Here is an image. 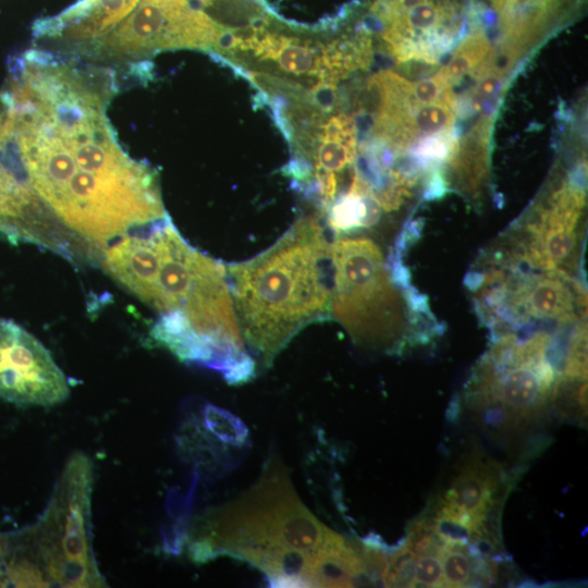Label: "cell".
<instances>
[{
    "label": "cell",
    "instance_id": "cell-15",
    "mask_svg": "<svg viewBox=\"0 0 588 588\" xmlns=\"http://www.w3.org/2000/svg\"><path fill=\"white\" fill-rule=\"evenodd\" d=\"M381 207L365 176L355 169L347 192L327 210L328 224L335 232L366 228L380 217Z\"/></svg>",
    "mask_w": 588,
    "mask_h": 588
},
{
    "label": "cell",
    "instance_id": "cell-17",
    "mask_svg": "<svg viewBox=\"0 0 588 588\" xmlns=\"http://www.w3.org/2000/svg\"><path fill=\"white\" fill-rule=\"evenodd\" d=\"M476 555H479V551L467 542L444 540L438 554L442 565L443 587L470 586L471 579L478 577L476 568L478 572L481 569L473 564L471 558Z\"/></svg>",
    "mask_w": 588,
    "mask_h": 588
},
{
    "label": "cell",
    "instance_id": "cell-9",
    "mask_svg": "<svg viewBox=\"0 0 588 588\" xmlns=\"http://www.w3.org/2000/svg\"><path fill=\"white\" fill-rule=\"evenodd\" d=\"M70 394L50 352L12 320L0 319V399L17 406H53Z\"/></svg>",
    "mask_w": 588,
    "mask_h": 588
},
{
    "label": "cell",
    "instance_id": "cell-8",
    "mask_svg": "<svg viewBox=\"0 0 588 588\" xmlns=\"http://www.w3.org/2000/svg\"><path fill=\"white\" fill-rule=\"evenodd\" d=\"M550 336L537 332L517 341L513 354L504 360L480 362L468 391L471 405L487 420L503 428L529 422L550 397L554 369L547 357Z\"/></svg>",
    "mask_w": 588,
    "mask_h": 588
},
{
    "label": "cell",
    "instance_id": "cell-13",
    "mask_svg": "<svg viewBox=\"0 0 588 588\" xmlns=\"http://www.w3.org/2000/svg\"><path fill=\"white\" fill-rule=\"evenodd\" d=\"M583 301L572 275L561 271H542L510 290L513 310L525 319L567 323L576 319L577 303Z\"/></svg>",
    "mask_w": 588,
    "mask_h": 588
},
{
    "label": "cell",
    "instance_id": "cell-16",
    "mask_svg": "<svg viewBox=\"0 0 588 588\" xmlns=\"http://www.w3.org/2000/svg\"><path fill=\"white\" fill-rule=\"evenodd\" d=\"M486 127L480 126L462 145L457 144L449 158L457 183L466 193L476 192L488 173Z\"/></svg>",
    "mask_w": 588,
    "mask_h": 588
},
{
    "label": "cell",
    "instance_id": "cell-14",
    "mask_svg": "<svg viewBox=\"0 0 588 588\" xmlns=\"http://www.w3.org/2000/svg\"><path fill=\"white\" fill-rule=\"evenodd\" d=\"M583 0H490L507 46L520 48L576 12Z\"/></svg>",
    "mask_w": 588,
    "mask_h": 588
},
{
    "label": "cell",
    "instance_id": "cell-18",
    "mask_svg": "<svg viewBox=\"0 0 588 588\" xmlns=\"http://www.w3.org/2000/svg\"><path fill=\"white\" fill-rule=\"evenodd\" d=\"M490 51L489 38L482 30H473L453 51L439 73L452 85L479 65Z\"/></svg>",
    "mask_w": 588,
    "mask_h": 588
},
{
    "label": "cell",
    "instance_id": "cell-12",
    "mask_svg": "<svg viewBox=\"0 0 588 588\" xmlns=\"http://www.w3.org/2000/svg\"><path fill=\"white\" fill-rule=\"evenodd\" d=\"M139 1L81 0L59 15L37 20L33 35L89 45L110 33Z\"/></svg>",
    "mask_w": 588,
    "mask_h": 588
},
{
    "label": "cell",
    "instance_id": "cell-20",
    "mask_svg": "<svg viewBox=\"0 0 588 588\" xmlns=\"http://www.w3.org/2000/svg\"><path fill=\"white\" fill-rule=\"evenodd\" d=\"M564 376L587 379V331L584 323L569 343Z\"/></svg>",
    "mask_w": 588,
    "mask_h": 588
},
{
    "label": "cell",
    "instance_id": "cell-1",
    "mask_svg": "<svg viewBox=\"0 0 588 588\" xmlns=\"http://www.w3.org/2000/svg\"><path fill=\"white\" fill-rule=\"evenodd\" d=\"M7 134L30 188L70 229L107 243L166 218L157 172L106 117L113 72L29 49L12 71Z\"/></svg>",
    "mask_w": 588,
    "mask_h": 588
},
{
    "label": "cell",
    "instance_id": "cell-6",
    "mask_svg": "<svg viewBox=\"0 0 588 588\" xmlns=\"http://www.w3.org/2000/svg\"><path fill=\"white\" fill-rule=\"evenodd\" d=\"M91 469L89 461L76 454L68 463L53 498L30 539L39 561L37 586H103L93 556L89 536Z\"/></svg>",
    "mask_w": 588,
    "mask_h": 588
},
{
    "label": "cell",
    "instance_id": "cell-2",
    "mask_svg": "<svg viewBox=\"0 0 588 588\" xmlns=\"http://www.w3.org/2000/svg\"><path fill=\"white\" fill-rule=\"evenodd\" d=\"M118 238L106 249L102 266L160 315L154 339L182 360L219 370L230 383L249 380L255 365L245 350L225 266L189 245L168 216Z\"/></svg>",
    "mask_w": 588,
    "mask_h": 588
},
{
    "label": "cell",
    "instance_id": "cell-3",
    "mask_svg": "<svg viewBox=\"0 0 588 588\" xmlns=\"http://www.w3.org/2000/svg\"><path fill=\"white\" fill-rule=\"evenodd\" d=\"M330 244L315 217H303L269 248L229 264L228 281L243 339L266 365L331 308Z\"/></svg>",
    "mask_w": 588,
    "mask_h": 588
},
{
    "label": "cell",
    "instance_id": "cell-23",
    "mask_svg": "<svg viewBox=\"0 0 588 588\" xmlns=\"http://www.w3.org/2000/svg\"><path fill=\"white\" fill-rule=\"evenodd\" d=\"M192 1L199 8L209 7L216 2V0H192Z\"/></svg>",
    "mask_w": 588,
    "mask_h": 588
},
{
    "label": "cell",
    "instance_id": "cell-21",
    "mask_svg": "<svg viewBox=\"0 0 588 588\" xmlns=\"http://www.w3.org/2000/svg\"><path fill=\"white\" fill-rule=\"evenodd\" d=\"M443 587L442 565L437 555L417 556L414 561L411 587Z\"/></svg>",
    "mask_w": 588,
    "mask_h": 588
},
{
    "label": "cell",
    "instance_id": "cell-19",
    "mask_svg": "<svg viewBox=\"0 0 588 588\" xmlns=\"http://www.w3.org/2000/svg\"><path fill=\"white\" fill-rule=\"evenodd\" d=\"M209 430L221 441L231 445H242L247 438L244 424L230 412L209 405L205 411Z\"/></svg>",
    "mask_w": 588,
    "mask_h": 588
},
{
    "label": "cell",
    "instance_id": "cell-5",
    "mask_svg": "<svg viewBox=\"0 0 588 588\" xmlns=\"http://www.w3.org/2000/svg\"><path fill=\"white\" fill-rule=\"evenodd\" d=\"M330 314L360 345L392 351L406 338L405 299L388 270L380 248L366 237L330 244Z\"/></svg>",
    "mask_w": 588,
    "mask_h": 588
},
{
    "label": "cell",
    "instance_id": "cell-22",
    "mask_svg": "<svg viewBox=\"0 0 588 588\" xmlns=\"http://www.w3.org/2000/svg\"><path fill=\"white\" fill-rule=\"evenodd\" d=\"M504 74L490 72L482 75L479 84L473 94V109L478 111L498 90L501 78Z\"/></svg>",
    "mask_w": 588,
    "mask_h": 588
},
{
    "label": "cell",
    "instance_id": "cell-4",
    "mask_svg": "<svg viewBox=\"0 0 588 588\" xmlns=\"http://www.w3.org/2000/svg\"><path fill=\"white\" fill-rule=\"evenodd\" d=\"M204 530L192 544L197 561L232 555L259 568L271 584L295 587H307L313 566L342 537L307 510L274 460L242 497L213 510Z\"/></svg>",
    "mask_w": 588,
    "mask_h": 588
},
{
    "label": "cell",
    "instance_id": "cell-11",
    "mask_svg": "<svg viewBox=\"0 0 588 588\" xmlns=\"http://www.w3.org/2000/svg\"><path fill=\"white\" fill-rule=\"evenodd\" d=\"M499 470L494 463L469 460L438 504L436 515L467 529L473 544L490 541L485 524L498 501Z\"/></svg>",
    "mask_w": 588,
    "mask_h": 588
},
{
    "label": "cell",
    "instance_id": "cell-10",
    "mask_svg": "<svg viewBox=\"0 0 588 588\" xmlns=\"http://www.w3.org/2000/svg\"><path fill=\"white\" fill-rule=\"evenodd\" d=\"M584 207L583 189L561 185L524 225L523 242L514 257L534 269L571 275L578 259Z\"/></svg>",
    "mask_w": 588,
    "mask_h": 588
},
{
    "label": "cell",
    "instance_id": "cell-7",
    "mask_svg": "<svg viewBox=\"0 0 588 588\" xmlns=\"http://www.w3.org/2000/svg\"><path fill=\"white\" fill-rule=\"evenodd\" d=\"M231 34L192 0H140L110 33L84 48L106 60L128 61L168 49L219 52Z\"/></svg>",
    "mask_w": 588,
    "mask_h": 588
}]
</instances>
